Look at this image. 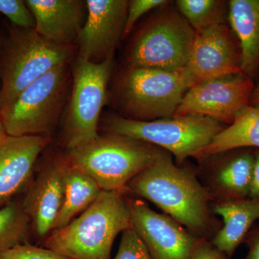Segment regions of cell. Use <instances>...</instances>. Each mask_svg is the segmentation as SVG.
<instances>
[{
    "instance_id": "f546056e",
    "label": "cell",
    "mask_w": 259,
    "mask_h": 259,
    "mask_svg": "<svg viewBox=\"0 0 259 259\" xmlns=\"http://www.w3.org/2000/svg\"><path fill=\"white\" fill-rule=\"evenodd\" d=\"M259 197V150L254 152V163H253V175H252L251 186L249 198Z\"/></svg>"
},
{
    "instance_id": "484cf974",
    "label": "cell",
    "mask_w": 259,
    "mask_h": 259,
    "mask_svg": "<svg viewBox=\"0 0 259 259\" xmlns=\"http://www.w3.org/2000/svg\"><path fill=\"white\" fill-rule=\"evenodd\" d=\"M0 259H72L45 247L27 243L0 252Z\"/></svg>"
},
{
    "instance_id": "ba28073f",
    "label": "cell",
    "mask_w": 259,
    "mask_h": 259,
    "mask_svg": "<svg viewBox=\"0 0 259 259\" xmlns=\"http://www.w3.org/2000/svg\"><path fill=\"white\" fill-rule=\"evenodd\" d=\"M195 34L183 15L167 10L137 32L127 52V63L168 71L185 69Z\"/></svg>"
},
{
    "instance_id": "ffe728a7",
    "label": "cell",
    "mask_w": 259,
    "mask_h": 259,
    "mask_svg": "<svg viewBox=\"0 0 259 259\" xmlns=\"http://www.w3.org/2000/svg\"><path fill=\"white\" fill-rule=\"evenodd\" d=\"M244 148L259 150V104L242 109L231 125L219 133L195 158L204 161L218 154Z\"/></svg>"
},
{
    "instance_id": "1f68e13d",
    "label": "cell",
    "mask_w": 259,
    "mask_h": 259,
    "mask_svg": "<svg viewBox=\"0 0 259 259\" xmlns=\"http://www.w3.org/2000/svg\"><path fill=\"white\" fill-rule=\"evenodd\" d=\"M6 134V133H5L4 126L3 125V122H2L1 120H0V139L1 138L4 137Z\"/></svg>"
},
{
    "instance_id": "9c48e42d",
    "label": "cell",
    "mask_w": 259,
    "mask_h": 259,
    "mask_svg": "<svg viewBox=\"0 0 259 259\" xmlns=\"http://www.w3.org/2000/svg\"><path fill=\"white\" fill-rule=\"evenodd\" d=\"M113 60L95 64L78 58L73 71V83L62 143L68 150L99 136L100 114L107 98V83Z\"/></svg>"
},
{
    "instance_id": "d6a6232c",
    "label": "cell",
    "mask_w": 259,
    "mask_h": 259,
    "mask_svg": "<svg viewBox=\"0 0 259 259\" xmlns=\"http://www.w3.org/2000/svg\"><path fill=\"white\" fill-rule=\"evenodd\" d=\"M1 110H2V105H1V103H0V112H1Z\"/></svg>"
},
{
    "instance_id": "d4e9b609",
    "label": "cell",
    "mask_w": 259,
    "mask_h": 259,
    "mask_svg": "<svg viewBox=\"0 0 259 259\" xmlns=\"http://www.w3.org/2000/svg\"><path fill=\"white\" fill-rule=\"evenodd\" d=\"M0 13L9 19L17 28H35V20L25 1L0 0Z\"/></svg>"
},
{
    "instance_id": "52a82bcc",
    "label": "cell",
    "mask_w": 259,
    "mask_h": 259,
    "mask_svg": "<svg viewBox=\"0 0 259 259\" xmlns=\"http://www.w3.org/2000/svg\"><path fill=\"white\" fill-rule=\"evenodd\" d=\"M70 81L69 65L51 70L3 107L0 120L8 136L49 137L59 121Z\"/></svg>"
},
{
    "instance_id": "277c9868",
    "label": "cell",
    "mask_w": 259,
    "mask_h": 259,
    "mask_svg": "<svg viewBox=\"0 0 259 259\" xmlns=\"http://www.w3.org/2000/svg\"><path fill=\"white\" fill-rule=\"evenodd\" d=\"M74 50L73 46L47 40L34 29H12L1 56L2 108L51 70L69 65Z\"/></svg>"
},
{
    "instance_id": "7a4b0ae2",
    "label": "cell",
    "mask_w": 259,
    "mask_h": 259,
    "mask_svg": "<svg viewBox=\"0 0 259 259\" xmlns=\"http://www.w3.org/2000/svg\"><path fill=\"white\" fill-rule=\"evenodd\" d=\"M126 194L102 191L79 217L51 233L42 247L72 259H110L115 238L132 226Z\"/></svg>"
},
{
    "instance_id": "cb8c5ba5",
    "label": "cell",
    "mask_w": 259,
    "mask_h": 259,
    "mask_svg": "<svg viewBox=\"0 0 259 259\" xmlns=\"http://www.w3.org/2000/svg\"><path fill=\"white\" fill-rule=\"evenodd\" d=\"M113 259H153L144 242L131 226L122 233L117 254Z\"/></svg>"
},
{
    "instance_id": "4fadbf2b",
    "label": "cell",
    "mask_w": 259,
    "mask_h": 259,
    "mask_svg": "<svg viewBox=\"0 0 259 259\" xmlns=\"http://www.w3.org/2000/svg\"><path fill=\"white\" fill-rule=\"evenodd\" d=\"M66 156L49 162L29 185L23 200L30 223L31 236L42 243L52 233L64 201Z\"/></svg>"
},
{
    "instance_id": "8992f818",
    "label": "cell",
    "mask_w": 259,
    "mask_h": 259,
    "mask_svg": "<svg viewBox=\"0 0 259 259\" xmlns=\"http://www.w3.org/2000/svg\"><path fill=\"white\" fill-rule=\"evenodd\" d=\"M222 122L199 115L173 116L151 121L108 116L105 128L161 148L174 155L177 163L195 157L225 128Z\"/></svg>"
},
{
    "instance_id": "603a6c76",
    "label": "cell",
    "mask_w": 259,
    "mask_h": 259,
    "mask_svg": "<svg viewBox=\"0 0 259 259\" xmlns=\"http://www.w3.org/2000/svg\"><path fill=\"white\" fill-rule=\"evenodd\" d=\"M177 6L181 14L195 32L214 24L224 23L225 3L218 0H179Z\"/></svg>"
},
{
    "instance_id": "30bf717a",
    "label": "cell",
    "mask_w": 259,
    "mask_h": 259,
    "mask_svg": "<svg viewBox=\"0 0 259 259\" xmlns=\"http://www.w3.org/2000/svg\"><path fill=\"white\" fill-rule=\"evenodd\" d=\"M253 90L251 78L243 73L200 81L185 94L174 116H203L231 125Z\"/></svg>"
},
{
    "instance_id": "5bb4252c",
    "label": "cell",
    "mask_w": 259,
    "mask_h": 259,
    "mask_svg": "<svg viewBox=\"0 0 259 259\" xmlns=\"http://www.w3.org/2000/svg\"><path fill=\"white\" fill-rule=\"evenodd\" d=\"M186 68L193 76L195 84L242 73L241 53L237 51L231 32L224 23L196 32Z\"/></svg>"
},
{
    "instance_id": "9a60e30c",
    "label": "cell",
    "mask_w": 259,
    "mask_h": 259,
    "mask_svg": "<svg viewBox=\"0 0 259 259\" xmlns=\"http://www.w3.org/2000/svg\"><path fill=\"white\" fill-rule=\"evenodd\" d=\"M51 141L37 136L5 135L0 139V208L28 188L37 158Z\"/></svg>"
},
{
    "instance_id": "7402d4cb",
    "label": "cell",
    "mask_w": 259,
    "mask_h": 259,
    "mask_svg": "<svg viewBox=\"0 0 259 259\" xmlns=\"http://www.w3.org/2000/svg\"><path fill=\"white\" fill-rule=\"evenodd\" d=\"M30 220L23 200L15 199L0 208V252L30 243Z\"/></svg>"
},
{
    "instance_id": "7c38bea8",
    "label": "cell",
    "mask_w": 259,
    "mask_h": 259,
    "mask_svg": "<svg viewBox=\"0 0 259 259\" xmlns=\"http://www.w3.org/2000/svg\"><path fill=\"white\" fill-rule=\"evenodd\" d=\"M88 17L78 36V58L100 64L112 59L116 46L123 36L129 2L88 0Z\"/></svg>"
},
{
    "instance_id": "44dd1931",
    "label": "cell",
    "mask_w": 259,
    "mask_h": 259,
    "mask_svg": "<svg viewBox=\"0 0 259 259\" xmlns=\"http://www.w3.org/2000/svg\"><path fill=\"white\" fill-rule=\"evenodd\" d=\"M102 192V189L93 178L69 161L65 175L64 201L52 233L68 226L88 209Z\"/></svg>"
},
{
    "instance_id": "f1b7e54d",
    "label": "cell",
    "mask_w": 259,
    "mask_h": 259,
    "mask_svg": "<svg viewBox=\"0 0 259 259\" xmlns=\"http://www.w3.org/2000/svg\"><path fill=\"white\" fill-rule=\"evenodd\" d=\"M248 253L243 259H259V228L247 234L244 239Z\"/></svg>"
},
{
    "instance_id": "d6986e66",
    "label": "cell",
    "mask_w": 259,
    "mask_h": 259,
    "mask_svg": "<svg viewBox=\"0 0 259 259\" xmlns=\"http://www.w3.org/2000/svg\"><path fill=\"white\" fill-rule=\"evenodd\" d=\"M228 17L240 41L242 73L250 78L259 68V0H231Z\"/></svg>"
},
{
    "instance_id": "4316f807",
    "label": "cell",
    "mask_w": 259,
    "mask_h": 259,
    "mask_svg": "<svg viewBox=\"0 0 259 259\" xmlns=\"http://www.w3.org/2000/svg\"><path fill=\"white\" fill-rule=\"evenodd\" d=\"M164 0H133L129 2L123 37L128 35L135 24L150 10L166 4Z\"/></svg>"
},
{
    "instance_id": "83f0119b",
    "label": "cell",
    "mask_w": 259,
    "mask_h": 259,
    "mask_svg": "<svg viewBox=\"0 0 259 259\" xmlns=\"http://www.w3.org/2000/svg\"><path fill=\"white\" fill-rule=\"evenodd\" d=\"M194 259H227L221 252L204 239L199 245Z\"/></svg>"
},
{
    "instance_id": "2e32d148",
    "label": "cell",
    "mask_w": 259,
    "mask_h": 259,
    "mask_svg": "<svg viewBox=\"0 0 259 259\" xmlns=\"http://www.w3.org/2000/svg\"><path fill=\"white\" fill-rule=\"evenodd\" d=\"M25 3L39 35L55 44L74 47L84 24L85 3L79 0H27Z\"/></svg>"
},
{
    "instance_id": "3957f363",
    "label": "cell",
    "mask_w": 259,
    "mask_h": 259,
    "mask_svg": "<svg viewBox=\"0 0 259 259\" xmlns=\"http://www.w3.org/2000/svg\"><path fill=\"white\" fill-rule=\"evenodd\" d=\"M159 151L144 141L108 134L68 150L66 156L102 191L127 193L130 182L152 164Z\"/></svg>"
},
{
    "instance_id": "ac0fdd59",
    "label": "cell",
    "mask_w": 259,
    "mask_h": 259,
    "mask_svg": "<svg viewBox=\"0 0 259 259\" xmlns=\"http://www.w3.org/2000/svg\"><path fill=\"white\" fill-rule=\"evenodd\" d=\"M213 211L222 218L223 226L211 243L229 259L259 219V197L216 202Z\"/></svg>"
},
{
    "instance_id": "8fae6325",
    "label": "cell",
    "mask_w": 259,
    "mask_h": 259,
    "mask_svg": "<svg viewBox=\"0 0 259 259\" xmlns=\"http://www.w3.org/2000/svg\"><path fill=\"white\" fill-rule=\"evenodd\" d=\"M132 226L153 259H194L204 239L144 201L127 199Z\"/></svg>"
},
{
    "instance_id": "e0dca14e",
    "label": "cell",
    "mask_w": 259,
    "mask_h": 259,
    "mask_svg": "<svg viewBox=\"0 0 259 259\" xmlns=\"http://www.w3.org/2000/svg\"><path fill=\"white\" fill-rule=\"evenodd\" d=\"M254 152L243 151L228 155L212 164L205 187L217 202L249 198Z\"/></svg>"
},
{
    "instance_id": "6da1fadb",
    "label": "cell",
    "mask_w": 259,
    "mask_h": 259,
    "mask_svg": "<svg viewBox=\"0 0 259 259\" xmlns=\"http://www.w3.org/2000/svg\"><path fill=\"white\" fill-rule=\"evenodd\" d=\"M148 199L196 236L210 230V195L188 168L174 163L160 148L155 161L130 182L127 192Z\"/></svg>"
},
{
    "instance_id": "5b68a950",
    "label": "cell",
    "mask_w": 259,
    "mask_h": 259,
    "mask_svg": "<svg viewBox=\"0 0 259 259\" xmlns=\"http://www.w3.org/2000/svg\"><path fill=\"white\" fill-rule=\"evenodd\" d=\"M195 84L187 68L168 71L128 66L118 82V101L131 120L151 121L175 115Z\"/></svg>"
},
{
    "instance_id": "4dcf8cb0",
    "label": "cell",
    "mask_w": 259,
    "mask_h": 259,
    "mask_svg": "<svg viewBox=\"0 0 259 259\" xmlns=\"http://www.w3.org/2000/svg\"><path fill=\"white\" fill-rule=\"evenodd\" d=\"M250 102H251L252 105H258L259 104V83L252 93L251 97H250Z\"/></svg>"
}]
</instances>
